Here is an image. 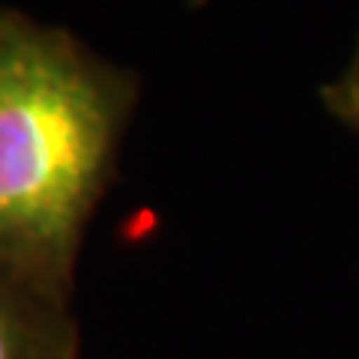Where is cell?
Segmentation results:
<instances>
[{"label":"cell","mask_w":359,"mask_h":359,"mask_svg":"<svg viewBox=\"0 0 359 359\" xmlns=\"http://www.w3.org/2000/svg\"><path fill=\"white\" fill-rule=\"evenodd\" d=\"M0 359H81L72 299L0 266Z\"/></svg>","instance_id":"cell-2"},{"label":"cell","mask_w":359,"mask_h":359,"mask_svg":"<svg viewBox=\"0 0 359 359\" xmlns=\"http://www.w3.org/2000/svg\"><path fill=\"white\" fill-rule=\"evenodd\" d=\"M135 102L129 69L0 6V266L72 299Z\"/></svg>","instance_id":"cell-1"},{"label":"cell","mask_w":359,"mask_h":359,"mask_svg":"<svg viewBox=\"0 0 359 359\" xmlns=\"http://www.w3.org/2000/svg\"><path fill=\"white\" fill-rule=\"evenodd\" d=\"M323 105H327L330 114H335L353 132H359V39L344 72L332 84L323 87Z\"/></svg>","instance_id":"cell-3"}]
</instances>
